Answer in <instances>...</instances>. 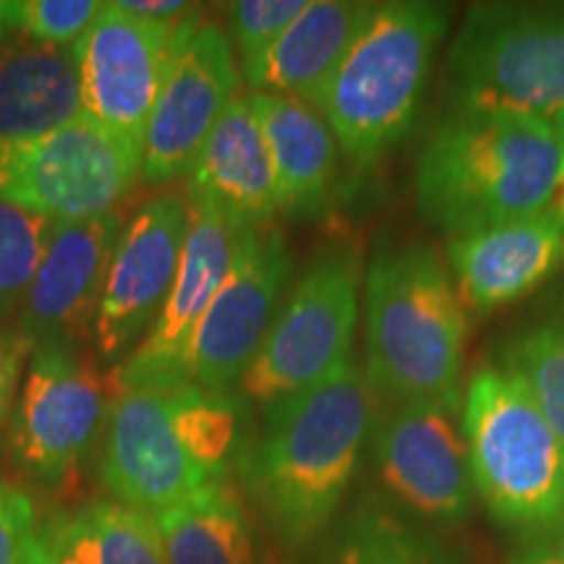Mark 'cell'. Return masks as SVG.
I'll use <instances>...</instances> for the list:
<instances>
[{
    "mask_svg": "<svg viewBox=\"0 0 564 564\" xmlns=\"http://www.w3.org/2000/svg\"><path fill=\"white\" fill-rule=\"evenodd\" d=\"M335 564H447L434 541L423 539L382 510H364L352 520Z\"/></svg>",
    "mask_w": 564,
    "mask_h": 564,
    "instance_id": "27",
    "label": "cell"
},
{
    "mask_svg": "<svg viewBox=\"0 0 564 564\" xmlns=\"http://www.w3.org/2000/svg\"><path fill=\"white\" fill-rule=\"evenodd\" d=\"M144 147L82 116L26 141H0V202L55 223L116 212L141 181Z\"/></svg>",
    "mask_w": 564,
    "mask_h": 564,
    "instance_id": "9",
    "label": "cell"
},
{
    "mask_svg": "<svg viewBox=\"0 0 564 564\" xmlns=\"http://www.w3.org/2000/svg\"><path fill=\"white\" fill-rule=\"evenodd\" d=\"M308 0H238L228 6L230 42L241 74L251 68L301 17Z\"/></svg>",
    "mask_w": 564,
    "mask_h": 564,
    "instance_id": "28",
    "label": "cell"
},
{
    "mask_svg": "<svg viewBox=\"0 0 564 564\" xmlns=\"http://www.w3.org/2000/svg\"><path fill=\"white\" fill-rule=\"evenodd\" d=\"M259 432L243 440L236 470L288 546L329 525L369 447L379 394L356 364L262 408Z\"/></svg>",
    "mask_w": 564,
    "mask_h": 564,
    "instance_id": "1",
    "label": "cell"
},
{
    "mask_svg": "<svg viewBox=\"0 0 564 564\" xmlns=\"http://www.w3.org/2000/svg\"><path fill=\"white\" fill-rule=\"evenodd\" d=\"M21 19V0H0V51L13 40L19 32Z\"/></svg>",
    "mask_w": 564,
    "mask_h": 564,
    "instance_id": "35",
    "label": "cell"
},
{
    "mask_svg": "<svg viewBox=\"0 0 564 564\" xmlns=\"http://www.w3.org/2000/svg\"><path fill=\"white\" fill-rule=\"evenodd\" d=\"M192 230L188 196L160 194L126 220L97 308L91 340L105 364L129 358L152 329Z\"/></svg>",
    "mask_w": 564,
    "mask_h": 564,
    "instance_id": "14",
    "label": "cell"
},
{
    "mask_svg": "<svg viewBox=\"0 0 564 564\" xmlns=\"http://www.w3.org/2000/svg\"><path fill=\"white\" fill-rule=\"evenodd\" d=\"M61 223L0 202V316L21 308Z\"/></svg>",
    "mask_w": 564,
    "mask_h": 564,
    "instance_id": "26",
    "label": "cell"
},
{
    "mask_svg": "<svg viewBox=\"0 0 564 564\" xmlns=\"http://www.w3.org/2000/svg\"><path fill=\"white\" fill-rule=\"evenodd\" d=\"M270 154L278 215L291 220L322 215L333 204L337 160L335 133L314 105L280 95H249Z\"/></svg>",
    "mask_w": 564,
    "mask_h": 564,
    "instance_id": "20",
    "label": "cell"
},
{
    "mask_svg": "<svg viewBox=\"0 0 564 564\" xmlns=\"http://www.w3.org/2000/svg\"><path fill=\"white\" fill-rule=\"evenodd\" d=\"M552 129H554V133H556V139L562 141V147H564V110L562 112H556V116L552 118Z\"/></svg>",
    "mask_w": 564,
    "mask_h": 564,
    "instance_id": "36",
    "label": "cell"
},
{
    "mask_svg": "<svg viewBox=\"0 0 564 564\" xmlns=\"http://www.w3.org/2000/svg\"><path fill=\"white\" fill-rule=\"evenodd\" d=\"M112 3L131 17L154 21V24H178L194 13V6L183 0H112Z\"/></svg>",
    "mask_w": 564,
    "mask_h": 564,
    "instance_id": "33",
    "label": "cell"
},
{
    "mask_svg": "<svg viewBox=\"0 0 564 564\" xmlns=\"http://www.w3.org/2000/svg\"><path fill=\"white\" fill-rule=\"evenodd\" d=\"M108 387L79 348L32 350L9 429L13 460L34 484L61 486L108 423Z\"/></svg>",
    "mask_w": 564,
    "mask_h": 564,
    "instance_id": "10",
    "label": "cell"
},
{
    "mask_svg": "<svg viewBox=\"0 0 564 564\" xmlns=\"http://www.w3.org/2000/svg\"><path fill=\"white\" fill-rule=\"evenodd\" d=\"M95 564H167L152 514L100 499L74 514Z\"/></svg>",
    "mask_w": 564,
    "mask_h": 564,
    "instance_id": "24",
    "label": "cell"
},
{
    "mask_svg": "<svg viewBox=\"0 0 564 564\" xmlns=\"http://www.w3.org/2000/svg\"><path fill=\"white\" fill-rule=\"evenodd\" d=\"M105 3L100 0H21L19 34L53 47H74Z\"/></svg>",
    "mask_w": 564,
    "mask_h": 564,
    "instance_id": "29",
    "label": "cell"
},
{
    "mask_svg": "<svg viewBox=\"0 0 564 564\" xmlns=\"http://www.w3.org/2000/svg\"><path fill=\"white\" fill-rule=\"evenodd\" d=\"M238 91L241 66L228 32L192 13L147 123L141 181L165 186L186 178L223 112L241 97Z\"/></svg>",
    "mask_w": 564,
    "mask_h": 564,
    "instance_id": "13",
    "label": "cell"
},
{
    "mask_svg": "<svg viewBox=\"0 0 564 564\" xmlns=\"http://www.w3.org/2000/svg\"><path fill=\"white\" fill-rule=\"evenodd\" d=\"M84 116L70 47L13 37L0 51V141H26Z\"/></svg>",
    "mask_w": 564,
    "mask_h": 564,
    "instance_id": "22",
    "label": "cell"
},
{
    "mask_svg": "<svg viewBox=\"0 0 564 564\" xmlns=\"http://www.w3.org/2000/svg\"><path fill=\"white\" fill-rule=\"evenodd\" d=\"M460 419L474 491L491 518L528 541L564 535V442L525 387L484 366L465 384Z\"/></svg>",
    "mask_w": 564,
    "mask_h": 564,
    "instance_id": "6",
    "label": "cell"
},
{
    "mask_svg": "<svg viewBox=\"0 0 564 564\" xmlns=\"http://www.w3.org/2000/svg\"><path fill=\"white\" fill-rule=\"evenodd\" d=\"M126 220L121 212L84 223H61L37 278L19 308V335L32 350L76 348L91 335L112 251Z\"/></svg>",
    "mask_w": 564,
    "mask_h": 564,
    "instance_id": "17",
    "label": "cell"
},
{
    "mask_svg": "<svg viewBox=\"0 0 564 564\" xmlns=\"http://www.w3.org/2000/svg\"><path fill=\"white\" fill-rule=\"evenodd\" d=\"M32 356V345L19 333L0 329V434L11 421L13 405L21 387V377L26 371V361Z\"/></svg>",
    "mask_w": 564,
    "mask_h": 564,
    "instance_id": "32",
    "label": "cell"
},
{
    "mask_svg": "<svg viewBox=\"0 0 564 564\" xmlns=\"http://www.w3.org/2000/svg\"><path fill=\"white\" fill-rule=\"evenodd\" d=\"M366 377L379 400L460 411L468 316L434 246H382L364 272Z\"/></svg>",
    "mask_w": 564,
    "mask_h": 564,
    "instance_id": "3",
    "label": "cell"
},
{
    "mask_svg": "<svg viewBox=\"0 0 564 564\" xmlns=\"http://www.w3.org/2000/svg\"><path fill=\"white\" fill-rule=\"evenodd\" d=\"M564 186V147L549 121L453 108L415 162V204L447 238L533 217Z\"/></svg>",
    "mask_w": 564,
    "mask_h": 564,
    "instance_id": "2",
    "label": "cell"
},
{
    "mask_svg": "<svg viewBox=\"0 0 564 564\" xmlns=\"http://www.w3.org/2000/svg\"><path fill=\"white\" fill-rule=\"evenodd\" d=\"M152 518L167 564H257L249 520L228 478L207 484Z\"/></svg>",
    "mask_w": 564,
    "mask_h": 564,
    "instance_id": "23",
    "label": "cell"
},
{
    "mask_svg": "<svg viewBox=\"0 0 564 564\" xmlns=\"http://www.w3.org/2000/svg\"><path fill=\"white\" fill-rule=\"evenodd\" d=\"M369 449L384 489L423 520L460 523L474 505L460 411L429 400H379Z\"/></svg>",
    "mask_w": 564,
    "mask_h": 564,
    "instance_id": "12",
    "label": "cell"
},
{
    "mask_svg": "<svg viewBox=\"0 0 564 564\" xmlns=\"http://www.w3.org/2000/svg\"><path fill=\"white\" fill-rule=\"evenodd\" d=\"M369 11L371 3L361 0H308L270 51L243 70L246 84L253 95L295 97L316 105Z\"/></svg>",
    "mask_w": 564,
    "mask_h": 564,
    "instance_id": "21",
    "label": "cell"
},
{
    "mask_svg": "<svg viewBox=\"0 0 564 564\" xmlns=\"http://www.w3.org/2000/svg\"><path fill=\"white\" fill-rule=\"evenodd\" d=\"M291 270V249L274 225L241 232L228 278L188 348L186 384L220 394L241 384L280 312Z\"/></svg>",
    "mask_w": 564,
    "mask_h": 564,
    "instance_id": "11",
    "label": "cell"
},
{
    "mask_svg": "<svg viewBox=\"0 0 564 564\" xmlns=\"http://www.w3.org/2000/svg\"><path fill=\"white\" fill-rule=\"evenodd\" d=\"M447 267L465 308L497 312L564 270V220L549 207L523 220L449 238Z\"/></svg>",
    "mask_w": 564,
    "mask_h": 564,
    "instance_id": "18",
    "label": "cell"
},
{
    "mask_svg": "<svg viewBox=\"0 0 564 564\" xmlns=\"http://www.w3.org/2000/svg\"><path fill=\"white\" fill-rule=\"evenodd\" d=\"M510 564H564V535L525 541V546L514 552Z\"/></svg>",
    "mask_w": 564,
    "mask_h": 564,
    "instance_id": "34",
    "label": "cell"
},
{
    "mask_svg": "<svg viewBox=\"0 0 564 564\" xmlns=\"http://www.w3.org/2000/svg\"><path fill=\"white\" fill-rule=\"evenodd\" d=\"M364 272L356 243L335 241L314 253L238 384L249 403L262 408L278 403L324 382L352 361Z\"/></svg>",
    "mask_w": 564,
    "mask_h": 564,
    "instance_id": "8",
    "label": "cell"
},
{
    "mask_svg": "<svg viewBox=\"0 0 564 564\" xmlns=\"http://www.w3.org/2000/svg\"><path fill=\"white\" fill-rule=\"evenodd\" d=\"M453 108L552 121L564 110V9L481 3L449 47Z\"/></svg>",
    "mask_w": 564,
    "mask_h": 564,
    "instance_id": "7",
    "label": "cell"
},
{
    "mask_svg": "<svg viewBox=\"0 0 564 564\" xmlns=\"http://www.w3.org/2000/svg\"><path fill=\"white\" fill-rule=\"evenodd\" d=\"M449 9L432 0L371 3L361 32L314 108L352 171H371L411 133Z\"/></svg>",
    "mask_w": 564,
    "mask_h": 564,
    "instance_id": "5",
    "label": "cell"
},
{
    "mask_svg": "<svg viewBox=\"0 0 564 564\" xmlns=\"http://www.w3.org/2000/svg\"><path fill=\"white\" fill-rule=\"evenodd\" d=\"M552 209L556 212V215L562 217L564 220V186L560 188V192H556V196H554V202H552Z\"/></svg>",
    "mask_w": 564,
    "mask_h": 564,
    "instance_id": "37",
    "label": "cell"
},
{
    "mask_svg": "<svg viewBox=\"0 0 564 564\" xmlns=\"http://www.w3.org/2000/svg\"><path fill=\"white\" fill-rule=\"evenodd\" d=\"M241 403L192 384L112 392L100 478L112 499L154 514L225 481L241 453Z\"/></svg>",
    "mask_w": 564,
    "mask_h": 564,
    "instance_id": "4",
    "label": "cell"
},
{
    "mask_svg": "<svg viewBox=\"0 0 564 564\" xmlns=\"http://www.w3.org/2000/svg\"><path fill=\"white\" fill-rule=\"evenodd\" d=\"M192 230L162 312L129 358L112 369V390L186 384V358L202 316L228 278L241 230L207 202L188 199Z\"/></svg>",
    "mask_w": 564,
    "mask_h": 564,
    "instance_id": "16",
    "label": "cell"
},
{
    "mask_svg": "<svg viewBox=\"0 0 564 564\" xmlns=\"http://www.w3.org/2000/svg\"><path fill=\"white\" fill-rule=\"evenodd\" d=\"M40 520L32 497L0 481V564H30Z\"/></svg>",
    "mask_w": 564,
    "mask_h": 564,
    "instance_id": "30",
    "label": "cell"
},
{
    "mask_svg": "<svg viewBox=\"0 0 564 564\" xmlns=\"http://www.w3.org/2000/svg\"><path fill=\"white\" fill-rule=\"evenodd\" d=\"M183 21L154 24L105 3L95 24L70 47L84 116L144 147L147 123L171 70Z\"/></svg>",
    "mask_w": 564,
    "mask_h": 564,
    "instance_id": "15",
    "label": "cell"
},
{
    "mask_svg": "<svg viewBox=\"0 0 564 564\" xmlns=\"http://www.w3.org/2000/svg\"><path fill=\"white\" fill-rule=\"evenodd\" d=\"M499 369L525 387L564 442V322L541 324L507 343Z\"/></svg>",
    "mask_w": 564,
    "mask_h": 564,
    "instance_id": "25",
    "label": "cell"
},
{
    "mask_svg": "<svg viewBox=\"0 0 564 564\" xmlns=\"http://www.w3.org/2000/svg\"><path fill=\"white\" fill-rule=\"evenodd\" d=\"M188 199L207 202L236 230L272 225L278 215L270 154L251 97H238L196 154Z\"/></svg>",
    "mask_w": 564,
    "mask_h": 564,
    "instance_id": "19",
    "label": "cell"
},
{
    "mask_svg": "<svg viewBox=\"0 0 564 564\" xmlns=\"http://www.w3.org/2000/svg\"><path fill=\"white\" fill-rule=\"evenodd\" d=\"M30 564H95L74 514H55L40 525Z\"/></svg>",
    "mask_w": 564,
    "mask_h": 564,
    "instance_id": "31",
    "label": "cell"
}]
</instances>
